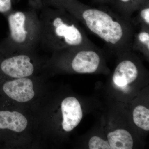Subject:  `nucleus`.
I'll return each mask as SVG.
<instances>
[{"label": "nucleus", "instance_id": "obj_17", "mask_svg": "<svg viewBox=\"0 0 149 149\" xmlns=\"http://www.w3.org/2000/svg\"><path fill=\"white\" fill-rule=\"evenodd\" d=\"M93 1L101 5L104 6L105 5L110 4L112 3L113 0H93Z\"/></svg>", "mask_w": 149, "mask_h": 149}, {"label": "nucleus", "instance_id": "obj_15", "mask_svg": "<svg viewBox=\"0 0 149 149\" xmlns=\"http://www.w3.org/2000/svg\"><path fill=\"white\" fill-rule=\"evenodd\" d=\"M88 146L90 149H111L107 141L97 136H93L90 139Z\"/></svg>", "mask_w": 149, "mask_h": 149}, {"label": "nucleus", "instance_id": "obj_6", "mask_svg": "<svg viewBox=\"0 0 149 149\" xmlns=\"http://www.w3.org/2000/svg\"><path fill=\"white\" fill-rule=\"evenodd\" d=\"M6 16L9 34L5 41L19 49L35 51L40 45L41 24L39 13L32 10L11 11Z\"/></svg>", "mask_w": 149, "mask_h": 149}, {"label": "nucleus", "instance_id": "obj_16", "mask_svg": "<svg viewBox=\"0 0 149 149\" xmlns=\"http://www.w3.org/2000/svg\"><path fill=\"white\" fill-rule=\"evenodd\" d=\"M11 10L12 0H0V13L6 15Z\"/></svg>", "mask_w": 149, "mask_h": 149}, {"label": "nucleus", "instance_id": "obj_11", "mask_svg": "<svg viewBox=\"0 0 149 149\" xmlns=\"http://www.w3.org/2000/svg\"><path fill=\"white\" fill-rule=\"evenodd\" d=\"M149 0H113L111 5L114 11L131 21L133 14Z\"/></svg>", "mask_w": 149, "mask_h": 149}, {"label": "nucleus", "instance_id": "obj_5", "mask_svg": "<svg viewBox=\"0 0 149 149\" xmlns=\"http://www.w3.org/2000/svg\"><path fill=\"white\" fill-rule=\"evenodd\" d=\"M48 63H44L35 51L15 47L5 40L0 43V82L36 76Z\"/></svg>", "mask_w": 149, "mask_h": 149}, {"label": "nucleus", "instance_id": "obj_4", "mask_svg": "<svg viewBox=\"0 0 149 149\" xmlns=\"http://www.w3.org/2000/svg\"><path fill=\"white\" fill-rule=\"evenodd\" d=\"M37 76L0 82V106H11L37 113L48 98L47 88Z\"/></svg>", "mask_w": 149, "mask_h": 149}, {"label": "nucleus", "instance_id": "obj_12", "mask_svg": "<svg viewBox=\"0 0 149 149\" xmlns=\"http://www.w3.org/2000/svg\"><path fill=\"white\" fill-rule=\"evenodd\" d=\"M149 27L140 26L139 31L135 30L132 48L139 49L148 54L149 52Z\"/></svg>", "mask_w": 149, "mask_h": 149}, {"label": "nucleus", "instance_id": "obj_10", "mask_svg": "<svg viewBox=\"0 0 149 149\" xmlns=\"http://www.w3.org/2000/svg\"><path fill=\"white\" fill-rule=\"evenodd\" d=\"M108 143L111 149H131L133 140L127 130L118 129L109 132L107 135Z\"/></svg>", "mask_w": 149, "mask_h": 149}, {"label": "nucleus", "instance_id": "obj_9", "mask_svg": "<svg viewBox=\"0 0 149 149\" xmlns=\"http://www.w3.org/2000/svg\"><path fill=\"white\" fill-rule=\"evenodd\" d=\"M139 74V69L136 64L130 60H124L116 68L113 80L117 86L124 87L135 81Z\"/></svg>", "mask_w": 149, "mask_h": 149}, {"label": "nucleus", "instance_id": "obj_8", "mask_svg": "<svg viewBox=\"0 0 149 149\" xmlns=\"http://www.w3.org/2000/svg\"><path fill=\"white\" fill-rule=\"evenodd\" d=\"M62 129L65 132L72 131L79 125L83 118V111L79 101L75 97L65 98L61 103Z\"/></svg>", "mask_w": 149, "mask_h": 149}, {"label": "nucleus", "instance_id": "obj_1", "mask_svg": "<svg viewBox=\"0 0 149 149\" xmlns=\"http://www.w3.org/2000/svg\"><path fill=\"white\" fill-rule=\"evenodd\" d=\"M100 38L109 49L127 52L132 49L135 28L130 20L104 6L95 7L78 0H50Z\"/></svg>", "mask_w": 149, "mask_h": 149}, {"label": "nucleus", "instance_id": "obj_14", "mask_svg": "<svg viewBox=\"0 0 149 149\" xmlns=\"http://www.w3.org/2000/svg\"><path fill=\"white\" fill-rule=\"evenodd\" d=\"M136 11L139 12V19L138 20V22L134 24V26L139 24L140 26L149 27V1L145 3Z\"/></svg>", "mask_w": 149, "mask_h": 149}, {"label": "nucleus", "instance_id": "obj_3", "mask_svg": "<svg viewBox=\"0 0 149 149\" xmlns=\"http://www.w3.org/2000/svg\"><path fill=\"white\" fill-rule=\"evenodd\" d=\"M37 113L11 106H0V144L6 148L27 147L39 141Z\"/></svg>", "mask_w": 149, "mask_h": 149}, {"label": "nucleus", "instance_id": "obj_7", "mask_svg": "<svg viewBox=\"0 0 149 149\" xmlns=\"http://www.w3.org/2000/svg\"><path fill=\"white\" fill-rule=\"evenodd\" d=\"M57 52L70 58V67L77 73H93L100 64L101 58L96 47H79Z\"/></svg>", "mask_w": 149, "mask_h": 149}, {"label": "nucleus", "instance_id": "obj_2", "mask_svg": "<svg viewBox=\"0 0 149 149\" xmlns=\"http://www.w3.org/2000/svg\"><path fill=\"white\" fill-rule=\"evenodd\" d=\"M40 45L53 53L70 48L96 47L80 23L63 9L43 10L39 13Z\"/></svg>", "mask_w": 149, "mask_h": 149}, {"label": "nucleus", "instance_id": "obj_13", "mask_svg": "<svg viewBox=\"0 0 149 149\" xmlns=\"http://www.w3.org/2000/svg\"><path fill=\"white\" fill-rule=\"evenodd\" d=\"M133 120L135 124L146 131L149 130V110L142 105L138 106L133 110Z\"/></svg>", "mask_w": 149, "mask_h": 149}]
</instances>
